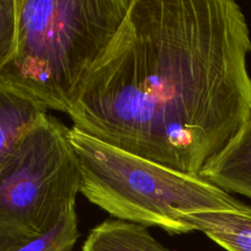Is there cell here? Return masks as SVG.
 I'll return each instance as SVG.
<instances>
[{"label":"cell","mask_w":251,"mask_h":251,"mask_svg":"<svg viewBox=\"0 0 251 251\" xmlns=\"http://www.w3.org/2000/svg\"><path fill=\"white\" fill-rule=\"evenodd\" d=\"M46 114L40 102L0 77V169Z\"/></svg>","instance_id":"obj_6"},{"label":"cell","mask_w":251,"mask_h":251,"mask_svg":"<svg viewBox=\"0 0 251 251\" xmlns=\"http://www.w3.org/2000/svg\"><path fill=\"white\" fill-rule=\"evenodd\" d=\"M132 0H16V53L0 77L66 113Z\"/></svg>","instance_id":"obj_2"},{"label":"cell","mask_w":251,"mask_h":251,"mask_svg":"<svg viewBox=\"0 0 251 251\" xmlns=\"http://www.w3.org/2000/svg\"><path fill=\"white\" fill-rule=\"evenodd\" d=\"M199 176L228 193L251 198V115Z\"/></svg>","instance_id":"obj_5"},{"label":"cell","mask_w":251,"mask_h":251,"mask_svg":"<svg viewBox=\"0 0 251 251\" xmlns=\"http://www.w3.org/2000/svg\"><path fill=\"white\" fill-rule=\"evenodd\" d=\"M81 251H172L157 241L147 227L108 219L90 229Z\"/></svg>","instance_id":"obj_7"},{"label":"cell","mask_w":251,"mask_h":251,"mask_svg":"<svg viewBox=\"0 0 251 251\" xmlns=\"http://www.w3.org/2000/svg\"><path fill=\"white\" fill-rule=\"evenodd\" d=\"M78 237V220L73 205L50 230L17 251H73Z\"/></svg>","instance_id":"obj_9"},{"label":"cell","mask_w":251,"mask_h":251,"mask_svg":"<svg viewBox=\"0 0 251 251\" xmlns=\"http://www.w3.org/2000/svg\"><path fill=\"white\" fill-rule=\"evenodd\" d=\"M191 230H199L227 251H251V218L231 212H202L183 218Z\"/></svg>","instance_id":"obj_8"},{"label":"cell","mask_w":251,"mask_h":251,"mask_svg":"<svg viewBox=\"0 0 251 251\" xmlns=\"http://www.w3.org/2000/svg\"><path fill=\"white\" fill-rule=\"evenodd\" d=\"M18 14L16 0H0V73L16 53Z\"/></svg>","instance_id":"obj_10"},{"label":"cell","mask_w":251,"mask_h":251,"mask_svg":"<svg viewBox=\"0 0 251 251\" xmlns=\"http://www.w3.org/2000/svg\"><path fill=\"white\" fill-rule=\"evenodd\" d=\"M251 38L232 0H132L67 114L80 130L199 175L251 115Z\"/></svg>","instance_id":"obj_1"},{"label":"cell","mask_w":251,"mask_h":251,"mask_svg":"<svg viewBox=\"0 0 251 251\" xmlns=\"http://www.w3.org/2000/svg\"><path fill=\"white\" fill-rule=\"evenodd\" d=\"M67 127L46 114L0 169V251H17L75 205L80 168Z\"/></svg>","instance_id":"obj_4"},{"label":"cell","mask_w":251,"mask_h":251,"mask_svg":"<svg viewBox=\"0 0 251 251\" xmlns=\"http://www.w3.org/2000/svg\"><path fill=\"white\" fill-rule=\"evenodd\" d=\"M69 137L80 168L81 193L114 219L170 233L192 231L184 216L231 212L251 218V206L202 178L137 156L75 126Z\"/></svg>","instance_id":"obj_3"}]
</instances>
